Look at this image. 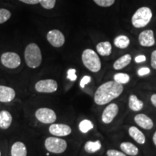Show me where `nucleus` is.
I'll return each instance as SVG.
<instances>
[{"label": "nucleus", "mask_w": 156, "mask_h": 156, "mask_svg": "<svg viewBox=\"0 0 156 156\" xmlns=\"http://www.w3.org/2000/svg\"><path fill=\"white\" fill-rule=\"evenodd\" d=\"M124 90L123 85L114 80L104 83L98 87L94 94V101L98 106L110 103L113 100L120 96Z\"/></svg>", "instance_id": "nucleus-1"}, {"label": "nucleus", "mask_w": 156, "mask_h": 156, "mask_svg": "<svg viewBox=\"0 0 156 156\" xmlns=\"http://www.w3.org/2000/svg\"><path fill=\"white\" fill-rule=\"evenodd\" d=\"M25 63L28 67L35 69L38 67L42 62V55L40 48L36 44H30L25 50Z\"/></svg>", "instance_id": "nucleus-2"}, {"label": "nucleus", "mask_w": 156, "mask_h": 156, "mask_svg": "<svg viewBox=\"0 0 156 156\" xmlns=\"http://www.w3.org/2000/svg\"><path fill=\"white\" fill-rule=\"evenodd\" d=\"M82 61L85 67L92 73H98L101 69V62L97 53L92 49L84 50Z\"/></svg>", "instance_id": "nucleus-3"}, {"label": "nucleus", "mask_w": 156, "mask_h": 156, "mask_svg": "<svg viewBox=\"0 0 156 156\" xmlns=\"http://www.w3.org/2000/svg\"><path fill=\"white\" fill-rule=\"evenodd\" d=\"M152 17H153V13L149 7H140L132 16V24L136 28H144L149 24Z\"/></svg>", "instance_id": "nucleus-4"}, {"label": "nucleus", "mask_w": 156, "mask_h": 156, "mask_svg": "<svg viewBox=\"0 0 156 156\" xmlns=\"http://www.w3.org/2000/svg\"><path fill=\"white\" fill-rule=\"evenodd\" d=\"M45 148L50 153L61 154L67 148V142L65 140L58 136H48L44 141Z\"/></svg>", "instance_id": "nucleus-5"}, {"label": "nucleus", "mask_w": 156, "mask_h": 156, "mask_svg": "<svg viewBox=\"0 0 156 156\" xmlns=\"http://www.w3.org/2000/svg\"><path fill=\"white\" fill-rule=\"evenodd\" d=\"M35 117L38 122L45 124H54L57 119L56 112L53 109L46 107L37 109L35 112Z\"/></svg>", "instance_id": "nucleus-6"}, {"label": "nucleus", "mask_w": 156, "mask_h": 156, "mask_svg": "<svg viewBox=\"0 0 156 156\" xmlns=\"http://www.w3.org/2000/svg\"><path fill=\"white\" fill-rule=\"evenodd\" d=\"M35 89L38 93H52L57 90L58 84L57 82L52 79L41 80L36 83Z\"/></svg>", "instance_id": "nucleus-7"}, {"label": "nucleus", "mask_w": 156, "mask_h": 156, "mask_svg": "<svg viewBox=\"0 0 156 156\" xmlns=\"http://www.w3.org/2000/svg\"><path fill=\"white\" fill-rule=\"evenodd\" d=\"M1 62L5 67L15 69L20 65L21 58L18 54L15 52H5L2 54Z\"/></svg>", "instance_id": "nucleus-8"}, {"label": "nucleus", "mask_w": 156, "mask_h": 156, "mask_svg": "<svg viewBox=\"0 0 156 156\" xmlns=\"http://www.w3.org/2000/svg\"><path fill=\"white\" fill-rule=\"evenodd\" d=\"M119 112V108L118 105L115 103H111L103 111L101 121L105 124H111L118 115Z\"/></svg>", "instance_id": "nucleus-9"}, {"label": "nucleus", "mask_w": 156, "mask_h": 156, "mask_svg": "<svg viewBox=\"0 0 156 156\" xmlns=\"http://www.w3.org/2000/svg\"><path fill=\"white\" fill-rule=\"evenodd\" d=\"M48 132L54 136H66L72 133V128L65 124H51L48 127Z\"/></svg>", "instance_id": "nucleus-10"}, {"label": "nucleus", "mask_w": 156, "mask_h": 156, "mask_svg": "<svg viewBox=\"0 0 156 156\" xmlns=\"http://www.w3.org/2000/svg\"><path fill=\"white\" fill-rule=\"evenodd\" d=\"M46 38H47V40L49 42V44L51 46H53L54 47H61L65 42V38H64V34H62L61 31L56 30V29L48 32Z\"/></svg>", "instance_id": "nucleus-11"}, {"label": "nucleus", "mask_w": 156, "mask_h": 156, "mask_svg": "<svg viewBox=\"0 0 156 156\" xmlns=\"http://www.w3.org/2000/svg\"><path fill=\"white\" fill-rule=\"evenodd\" d=\"M134 122L137 126L144 129L150 130L153 128L154 122L151 117L145 114H138L135 115L134 118Z\"/></svg>", "instance_id": "nucleus-12"}, {"label": "nucleus", "mask_w": 156, "mask_h": 156, "mask_svg": "<svg viewBox=\"0 0 156 156\" xmlns=\"http://www.w3.org/2000/svg\"><path fill=\"white\" fill-rule=\"evenodd\" d=\"M140 44L144 47H151L155 44L154 33L152 30H145L140 33L138 37Z\"/></svg>", "instance_id": "nucleus-13"}, {"label": "nucleus", "mask_w": 156, "mask_h": 156, "mask_svg": "<svg viewBox=\"0 0 156 156\" xmlns=\"http://www.w3.org/2000/svg\"><path fill=\"white\" fill-rule=\"evenodd\" d=\"M15 95L16 93L13 88L5 85H0V102H11L15 99Z\"/></svg>", "instance_id": "nucleus-14"}, {"label": "nucleus", "mask_w": 156, "mask_h": 156, "mask_svg": "<svg viewBox=\"0 0 156 156\" xmlns=\"http://www.w3.org/2000/svg\"><path fill=\"white\" fill-rule=\"evenodd\" d=\"M128 132L129 136L140 145H144L146 142V137L141 130L139 129L136 126H132L129 128Z\"/></svg>", "instance_id": "nucleus-15"}, {"label": "nucleus", "mask_w": 156, "mask_h": 156, "mask_svg": "<svg viewBox=\"0 0 156 156\" xmlns=\"http://www.w3.org/2000/svg\"><path fill=\"white\" fill-rule=\"evenodd\" d=\"M11 156H27L28 151L26 145L23 142L17 141L11 147Z\"/></svg>", "instance_id": "nucleus-16"}, {"label": "nucleus", "mask_w": 156, "mask_h": 156, "mask_svg": "<svg viewBox=\"0 0 156 156\" xmlns=\"http://www.w3.org/2000/svg\"><path fill=\"white\" fill-rule=\"evenodd\" d=\"M12 123V116L11 113L7 110L0 112V129H7L10 127Z\"/></svg>", "instance_id": "nucleus-17"}, {"label": "nucleus", "mask_w": 156, "mask_h": 156, "mask_svg": "<svg viewBox=\"0 0 156 156\" xmlns=\"http://www.w3.org/2000/svg\"><path fill=\"white\" fill-rule=\"evenodd\" d=\"M120 148L126 155L136 156L139 153V149L133 143L129 142H123L120 144Z\"/></svg>", "instance_id": "nucleus-18"}, {"label": "nucleus", "mask_w": 156, "mask_h": 156, "mask_svg": "<svg viewBox=\"0 0 156 156\" xmlns=\"http://www.w3.org/2000/svg\"><path fill=\"white\" fill-rule=\"evenodd\" d=\"M129 108L133 112H140L144 107L143 101L140 100L135 95H130L129 97Z\"/></svg>", "instance_id": "nucleus-19"}, {"label": "nucleus", "mask_w": 156, "mask_h": 156, "mask_svg": "<svg viewBox=\"0 0 156 156\" xmlns=\"http://www.w3.org/2000/svg\"><path fill=\"white\" fill-rule=\"evenodd\" d=\"M132 61V56L130 54H125L121 56L118 59L116 60L113 65V67L115 70H120L124 69L126 66H128Z\"/></svg>", "instance_id": "nucleus-20"}, {"label": "nucleus", "mask_w": 156, "mask_h": 156, "mask_svg": "<svg viewBox=\"0 0 156 156\" xmlns=\"http://www.w3.org/2000/svg\"><path fill=\"white\" fill-rule=\"evenodd\" d=\"M96 50L98 53L103 56H110L112 51V46L110 42L103 41L98 44L96 46Z\"/></svg>", "instance_id": "nucleus-21"}, {"label": "nucleus", "mask_w": 156, "mask_h": 156, "mask_svg": "<svg viewBox=\"0 0 156 156\" xmlns=\"http://www.w3.org/2000/svg\"><path fill=\"white\" fill-rule=\"evenodd\" d=\"M102 147V144L100 140L96 141H87L85 142L84 145V149L86 153L89 154H93L99 151Z\"/></svg>", "instance_id": "nucleus-22"}, {"label": "nucleus", "mask_w": 156, "mask_h": 156, "mask_svg": "<svg viewBox=\"0 0 156 156\" xmlns=\"http://www.w3.org/2000/svg\"><path fill=\"white\" fill-rule=\"evenodd\" d=\"M114 44L115 46L121 49H124L127 48L130 44V40L126 36L124 35H120L116 37L114 41Z\"/></svg>", "instance_id": "nucleus-23"}, {"label": "nucleus", "mask_w": 156, "mask_h": 156, "mask_svg": "<svg viewBox=\"0 0 156 156\" xmlns=\"http://www.w3.org/2000/svg\"><path fill=\"white\" fill-rule=\"evenodd\" d=\"M94 127L93 123L89 119H84L79 124V129L82 133L86 134Z\"/></svg>", "instance_id": "nucleus-24"}, {"label": "nucleus", "mask_w": 156, "mask_h": 156, "mask_svg": "<svg viewBox=\"0 0 156 156\" xmlns=\"http://www.w3.org/2000/svg\"><path fill=\"white\" fill-rule=\"evenodd\" d=\"M114 80L121 85H124L130 81V77L126 73H116L114 76Z\"/></svg>", "instance_id": "nucleus-25"}, {"label": "nucleus", "mask_w": 156, "mask_h": 156, "mask_svg": "<svg viewBox=\"0 0 156 156\" xmlns=\"http://www.w3.org/2000/svg\"><path fill=\"white\" fill-rule=\"evenodd\" d=\"M11 17V12L8 9H0V24L7 22Z\"/></svg>", "instance_id": "nucleus-26"}, {"label": "nucleus", "mask_w": 156, "mask_h": 156, "mask_svg": "<svg viewBox=\"0 0 156 156\" xmlns=\"http://www.w3.org/2000/svg\"><path fill=\"white\" fill-rule=\"evenodd\" d=\"M39 2L44 8L46 9H51L55 7L56 0H39Z\"/></svg>", "instance_id": "nucleus-27"}, {"label": "nucleus", "mask_w": 156, "mask_h": 156, "mask_svg": "<svg viewBox=\"0 0 156 156\" xmlns=\"http://www.w3.org/2000/svg\"><path fill=\"white\" fill-rule=\"evenodd\" d=\"M97 5L103 7H108L113 5L115 2V0H93Z\"/></svg>", "instance_id": "nucleus-28"}, {"label": "nucleus", "mask_w": 156, "mask_h": 156, "mask_svg": "<svg viewBox=\"0 0 156 156\" xmlns=\"http://www.w3.org/2000/svg\"><path fill=\"white\" fill-rule=\"evenodd\" d=\"M107 156H127L125 153H123L122 151H117L114 149H110L106 152Z\"/></svg>", "instance_id": "nucleus-29"}, {"label": "nucleus", "mask_w": 156, "mask_h": 156, "mask_svg": "<svg viewBox=\"0 0 156 156\" xmlns=\"http://www.w3.org/2000/svg\"><path fill=\"white\" fill-rule=\"evenodd\" d=\"M67 78L71 81H75L77 80L75 69H69L67 72Z\"/></svg>", "instance_id": "nucleus-30"}, {"label": "nucleus", "mask_w": 156, "mask_h": 156, "mask_svg": "<svg viewBox=\"0 0 156 156\" xmlns=\"http://www.w3.org/2000/svg\"><path fill=\"white\" fill-rule=\"evenodd\" d=\"M90 81H91V77H90L88 75H85L82 78L80 83V85L81 87H83H83H85V85H86L87 84H88Z\"/></svg>", "instance_id": "nucleus-31"}, {"label": "nucleus", "mask_w": 156, "mask_h": 156, "mask_svg": "<svg viewBox=\"0 0 156 156\" xmlns=\"http://www.w3.org/2000/svg\"><path fill=\"white\" fill-rule=\"evenodd\" d=\"M150 73H151V69H150L148 67H142L140 68L137 72L138 75L141 76V77H142V76L147 75Z\"/></svg>", "instance_id": "nucleus-32"}, {"label": "nucleus", "mask_w": 156, "mask_h": 156, "mask_svg": "<svg viewBox=\"0 0 156 156\" xmlns=\"http://www.w3.org/2000/svg\"><path fill=\"white\" fill-rule=\"evenodd\" d=\"M151 67L153 68V69H156V50L153 51L152 52L151 54Z\"/></svg>", "instance_id": "nucleus-33"}, {"label": "nucleus", "mask_w": 156, "mask_h": 156, "mask_svg": "<svg viewBox=\"0 0 156 156\" xmlns=\"http://www.w3.org/2000/svg\"><path fill=\"white\" fill-rule=\"evenodd\" d=\"M134 61H135L136 63H141V62H145L146 61V56L145 55L136 56L135 58H134Z\"/></svg>", "instance_id": "nucleus-34"}, {"label": "nucleus", "mask_w": 156, "mask_h": 156, "mask_svg": "<svg viewBox=\"0 0 156 156\" xmlns=\"http://www.w3.org/2000/svg\"><path fill=\"white\" fill-rule=\"evenodd\" d=\"M19 1L28 5H37L39 3V0H19Z\"/></svg>", "instance_id": "nucleus-35"}, {"label": "nucleus", "mask_w": 156, "mask_h": 156, "mask_svg": "<svg viewBox=\"0 0 156 156\" xmlns=\"http://www.w3.org/2000/svg\"><path fill=\"white\" fill-rule=\"evenodd\" d=\"M151 101L152 104L153 105V106H155L156 108V93L155 94H153L151 97Z\"/></svg>", "instance_id": "nucleus-36"}, {"label": "nucleus", "mask_w": 156, "mask_h": 156, "mask_svg": "<svg viewBox=\"0 0 156 156\" xmlns=\"http://www.w3.org/2000/svg\"><path fill=\"white\" fill-rule=\"evenodd\" d=\"M153 142L154 145L156 146V131L155 132V133L153 134Z\"/></svg>", "instance_id": "nucleus-37"}, {"label": "nucleus", "mask_w": 156, "mask_h": 156, "mask_svg": "<svg viewBox=\"0 0 156 156\" xmlns=\"http://www.w3.org/2000/svg\"><path fill=\"white\" fill-rule=\"evenodd\" d=\"M1 155H2V153H1V151H0V156H1Z\"/></svg>", "instance_id": "nucleus-38"}]
</instances>
